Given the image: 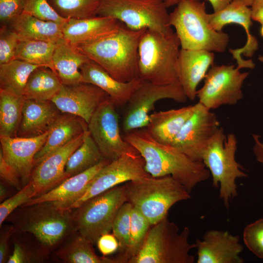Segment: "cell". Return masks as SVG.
Returning a JSON list of instances; mask_svg holds the SVG:
<instances>
[{"label":"cell","instance_id":"obj_1","mask_svg":"<svg viewBox=\"0 0 263 263\" xmlns=\"http://www.w3.org/2000/svg\"><path fill=\"white\" fill-rule=\"evenodd\" d=\"M123 137L142 156L145 169L152 177L170 175L190 193L210 177L203 161H193L173 146L156 141L146 127L125 132Z\"/></svg>","mask_w":263,"mask_h":263},{"label":"cell","instance_id":"obj_2","mask_svg":"<svg viewBox=\"0 0 263 263\" xmlns=\"http://www.w3.org/2000/svg\"><path fill=\"white\" fill-rule=\"evenodd\" d=\"M146 30H133L120 22L117 29L111 34L75 47L116 79L129 82L139 78L138 47Z\"/></svg>","mask_w":263,"mask_h":263},{"label":"cell","instance_id":"obj_3","mask_svg":"<svg viewBox=\"0 0 263 263\" xmlns=\"http://www.w3.org/2000/svg\"><path fill=\"white\" fill-rule=\"evenodd\" d=\"M127 202L138 209L153 225L168 216L177 203L191 198L190 193L172 176L148 175L123 185Z\"/></svg>","mask_w":263,"mask_h":263},{"label":"cell","instance_id":"obj_4","mask_svg":"<svg viewBox=\"0 0 263 263\" xmlns=\"http://www.w3.org/2000/svg\"><path fill=\"white\" fill-rule=\"evenodd\" d=\"M169 21L182 49L222 53L227 46L228 35L211 27L204 1L182 0L169 13Z\"/></svg>","mask_w":263,"mask_h":263},{"label":"cell","instance_id":"obj_5","mask_svg":"<svg viewBox=\"0 0 263 263\" xmlns=\"http://www.w3.org/2000/svg\"><path fill=\"white\" fill-rule=\"evenodd\" d=\"M180 46V40L175 33L164 34L146 30L139 44V77L143 81L158 85L179 83L178 61Z\"/></svg>","mask_w":263,"mask_h":263},{"label":"cell","instance_id":"obj_6","mask_svg":"<svg viewBox=\"0 0 263 263\" xmlns=\"http://www.w3.org/2000/svg\"><path fill=\"white\" fill-rule=\"evenodd\" d=\"M190 230L180 231L168 216L151 225L138 254L128 263H193L195 256L190 251L196 248L188 241Z\"/></svg>","mask_w":263,"mask_h":263},{"label":"cell","instance_id":"obj_7","mask_svg":"<svg viewBox=\"0 0 263 263\" xmlns=\"http://www.w3.org/2000/svg\"><path fill=\"white\" fill-rule=\"evenodd\" d=\"M237 140L233 133L226 137L220 127L203 151L202 161L209 170L212 185L220 187V198L228 208L231 198L238 195L236 180L246 177L247 174L235 159Z\"/></svg>","mask_w":263,"mask_h":263},{"label":"cell","instance_id":"obj_8","mask_svg":"<svg viewBox=\"0 0 263 263\" xmlns=\"http://www.w3.org/2000/svg\"><path fill=\"white\" fill-rule=\"evenodd\" d=\"M163 0H100L96 15L110 17L135 30L173 33Z\"/></svg>","mask_w":263,"mask_h":263},{"label":"cell","instance_id":"obj_9","mask_svg":"<svg viewBox=\"0 0 263 263\" xmlns=\"http://www.w3.org/2000/svg\"><path fill=\"white\" fill-rule=\"evenodd\" d=\"M127 202L123 185L87 200L73 214L75 228L92 244L96 243L112 230L118 211Z\"/></svg>","mask_w":263,"mask_h":263},{"label":"cell","instance_id":"obj_10","mask_svg":"<svg viewBox=\"0 0 263 263\" xmlns=\"http://www.w3.org/2000/svg\"><path fill=\"white\" fill-rule=\"evenodd\" d=\"M24 207L25 211L19 220V228L32 233L45 246H54L75 228L71 209L59 207L53 202Z\"/></svg>","mask_w":263,"mask_h":263},{"label":"cell","instance_id":"obj_11","mask_svg":"<svg viewBox=\"0 0 263 263\" xmlns=\"http://www.w3.org/2000/svg\"><path fill=\"white\" fill-rule=\"evenodd\" d=\"M163 99L181 103L188 99L179 83L158 85L142 80L126 104L122 122L125 133L146 127L150 113L155 103Z\"/></svg>","mask_w":263,"mask_h":263},{"label":"cell","instance_id":"obj_12","mask_svg":"<svg viewBox=\"0 0 263 263\" xmlns=\"http://www.w3.org/2000/svg\"><path fill=\"white\" fill-rule=\"evenodd\" d=\"M233 65H212L203 87L197 90L198 102L209 110L236 104L243 97L242 88L249 75Z\"/></svg>","mask_w":263,"mask_h":263},{"label":"cell","instance_id":"obj_13","mask_svg":"<svg viewBox=\"0 0 263 263\" xmlns=\"http://www.w3.org/2000/svg\"><path fill=\"white\" fill-rule=\"evenodd\" d=\"M150 175L138 151L127 152L102 168L91 181L83 195L70 207L73 210L87 200L120 184Z\"/></svg>","mask_w":263,"mask_h":263},{"label":"cell","instance_id":"obj_14","mask_svg":"<svg viewBox=\"0 0 263 263\" xmlns=\"http://www.w3.org/2000/svg\"><path fill=\"white\" fill-rule=\"evenodd\" d=\"M115 106L109 98L96 109L88 123V131L105 159L112 161L124 154L137 151L120 134Z\"/></svg>","mask_w":263,"mask_h":263},{"label":"cell","instance_id":"obj_15","mask_svg":"<svg viewBox=\"0 0 263 263\" xmlns=\"http://www.w3.org/2000/svg\"><path fill=\"white\" fill-rule=\"evenodd\" d=\"M195 110L177 135L171 146L193 161H202L204 150L220 128L216 115L198 102Z\"/></svg>","mask_w":263,"mask_h":263},{"label":"cell","instance_id":"obj_16","mask_svg":"<svg viewBox=\"0 0 263 263\" xmlns=\"http://www.w3.org/2000/svg\"><path fill=\"white\" fill-rule=\"evenodd\" d=\"M88 132L89 131L85 132L64 146L50 153L34 167L30 181L35 187V197L50 190L69 178L65 172L67 161L82 144Z\"/></svg>","mask_w":263,"mask_h":263},{"label":"cell","instance_id":"obj_17","mask_svg":"<svg viewBox=\"0 0 263 263\" xmlns=\"http://www.w3.org/2000/svg\"><path fill=\"white\" fill-rule=\"evenodd\" d=\"M109 98V95L96 86L80 82L63 84L51 101L62 113L79 116L88 124L98 107Z\"/></svg>","mask_w":263,"mask_h":263},{"label":"cell","instance_id":"obj_18","mask_svg":"<svg viewBox=\"0 0 263 263\" xmlns=\"http://www.w3.org/2000/svg\"><path fill=\"white\" fill-rule=\"evenodd\" d=\"M49 133L32 137L0 136V153L18 173L24 186L30 180L35 155L44 144Z\"/></svg>","mask_w":263,"mask_h":263},{"label":"cell","instance_id":"obj_19","mask_svg":"<svg viewBox=\"0 0 263 263\" xmlns=\"http://www.w3.org/2000/svg\"><path fill=\"white\" fill-rule=\"evenodd\" d=\"M208 19L211 27L217 31H222L225 25L230 23L239 24L244 28L247 36L246 43L241 48L230 49V52L240 69L253 68L255 64L251 60H244L241 56L244 54L250 57L258 49L257 40L250 31L252 25L251 8L241 3L231 1L222 10L208 14Z\"/></svg>","mask_w":263,"mask_h":263},{"label":"cell","instance_id":"obj_20","mask_svg":"<svg viewBox=\"0 0 263 263\" xmlns=\"http://www.w3.org/2000/svg\"><path fill=\"white\" fill-rule=\"evenodd\" d=\"M197 263H243V246L239 237L219 230L207 231L202 240L197 239Z\"/></svg>","mask_w":263,"mask_h":263},{"label":"cell","instance_id":"obj_21","mask_svg":"<svg viewBox=\"0 0 263 263\" xmlns=\"http://www.w3.org/2000/svg\"><path fill=\"white\" fill-rule=\"evenodd\" d=\"M111 161L104 159L91 169L71 176L46 193L31 199L22 207L43 202H53L59 207L70 209L85 193L95 174Z\"/></svg>","mask_w":263,"mask_h":263},{"label":"cell","instance_id":"obj_22","mask_svg":"<svg viewBox=\"0 0 263 263\" xmlns=\"http://www.w3.org/2000/svg\"><path fill=\"white\" fill-rule=\"evenodd\" d=\"M214 61V54L212 52L181 48L178 61V75L179 83L188 99L195 100L197 87L205 78Z\"/></svg>","mask_w":263,"mask_h":263},{"label":"cell","instance_id":"obj_23","mask_svg":"<svg viewBox=\"0 0 263 263\" xmlns=\"http://www.w3.org/2000/svg\"><path fill=\"white\" fill-rule=\"evenodd\" d=\"M79 70L83 82L92 84L102 89L109 95L115 106L126 105L142 82L140 78L129 82L120 81L90 59L83 64Z\"/></svg>","mask_w":263,"mask_h":263},{"label":"cell","instance_id":"obj_24","mask_svg":"<svg viewBox=\"0 0 263 263\" xmlns=\"http://www.w3.org/2000/svg\"><path fill=\"white\" fill-rule=\"evenodd\" d=\"M120 23L113 18L99 16L68 19L63 24V38L75 46L90 43L113 32Z\"/></svg>","mask_w":263,"mask_h":263},{"label":"cell","instance_id":"obj_25","mask_svg":"<svg viewBox=\"0 0 263 263\" xmlns=\"http://www.w3.org/2000/svg\"><path fill=\"white\" fill-rule=\"evenodd\" d=\"M61 113L51 100L25 99L17 136L32 137L45 133Z\"/></svg>","mask_w":263,"mask_h":263},{"label":"cell","instance_id":"obj_26","mask_svg":"<svg viewBox=\"0 0 263 263\" xmlns=\"http://www.w3.org/2000/svg\"><path fill=\"white\" fill-rule=\"evenodd\" d=\"M195 105L150 114L147 130L156 141L171 145L195 110Z\"/></svg>","mask_w":263,"mask_h":263},{"label":"cell","instance_id":"obj_27","mask_svg":"<svg viewBox=\"0 0 263 263\" xmlns=\"http://www.w3.org/2000/svg\"><path fill=\"white\" fill-rule=\"evenodd\" d=\"M88 131L87 123L76 115L62 113L51 129L46 141L36 154L34 167L43 158Z\"/></svg>","mask_w":263,"mask_h":263},{"label":"cell","instance_id":"obj_28","mask_svg":"<svg viewBox=\"0 0 263 263\" xmlns=\"http://www.w3.org/2000/svg\"><path fill=\"white\" fill-rule=\"evenodd\" d=\"M90 59L75 46L62 38L57 42L53 56L55 71L63 84L83 82L80 67Z\"/></svg>","mask_w":263,"mask_h":263},{"label":"cell","instance_id":"obj_29","mask_svg":"<svg viewBox=\"0 0 263 263\" xmlns=\"http://www.w3.org/2000/svg\"><path fill=\"white\" fill-rule=\"evenodd\" d=\"M63 24L41 20L22 13L9 25L20 40H36L57 43L63 38Z\"/></svg>","mask_w":263,"mask_h":263},{"label":"cell","instance_id":"obj_30","mask_svg":"<svg viewBox=\"0 0 263 263\" xmlns=\"http://www.w3.org/2000/svg\"><path fill=\"white\" fill-rule=\"evenodd\" d=\"M62 85L56 72L50 68L40 66L31 74L22 96L25 99L51 100Z\"/></svg>","mask_w":263,"mask_h":263},{"label":"cell","instance_id":"obj_31","mask_svg":"<svg viewBox=\"0 0 263 263\" xmlns=\"http://www.w3.org/2000/svg\"><path fill=\"white\" fill-rule=\"evenodd\" d=\"M93 244L78 233L56 252V256L68 263H118L115 258L97 255Z\"/></svg>","mask_w":263,"mask_h":263},{"label":"cell","instance_id":"obj_32","mask_svg":"<svg viewBox=\"0 0 263 263\" xmlns=\"http://www.w3.org/2000/svg\"><path fill=\"white\" fill-rule=\"evenodd\" d=\"M24 100L22 95L0 89V136H17Z\"/></svg>","mask_w":263,"mask_h":263},{"label":"cell","instance_id":"obj_33","mask_svg":"<svg viewBox=\"0 0 263 263\" xmlns=\"http://www.w3.org/2000/svg\"><path fill=\"white\" fill-rule=\"evenodd\" d=\"M39 67L18 59L0 64V89L22 95L29 76Z\"/></svg>","mask_w":263,"mask_h":263},{"label":"cell","instance_id":"obj_34","mask_svg":"<svg viewBox=\"0 0 263 263\" xmlns=\"http://www.w3.org/2000/svg\"><path fill=\"white\" fill-rule=\"evenodd\" d=\"M104 159L89 131L82 144L68 159L65 172L70 177L91 169Z\"/></svg>","mask_w":263,"mask_h":263},{"label":"cell","instance_id":"obj_35","mask_svg":"<svg viewBox=\"0 0 263 263\" xmlns=\"http://www.w3.org/2000/svg\"><path fill=\"white\" fill-rule=\"evenodd\" d=\"M57 43L41 40H20L18 45L16 59L50 68L55 71L53 56Z\"/></svg>","mask_w":263,"mask_h":263},{"label":"cell","instance_id":"obj_36","mask_svg":"<svg viewBox=\"0 0 263 263\" xmlns=\"http://www.w3.org/2000/svg\"><path fill=\"white\" fill-rule=\"evenodd\" d=\"M151 225L147 219L133 206L129 245L122 255L115 258L118 263H128L132 258L138 254Z\"/></svg>","mask_w":263,"mask_h":263},{"label":"cell","instance_id":"obj_37","mask_svg":"<svg viewBox=\"0 0 263 263\" xmlns=\"http://www.w3.org/2000/svg\"><path fill=\"white\" fill-rule=\"evenodd\" d=\"M56 12L66 19H86L96 16L100 0H48Z\"/></svg>","mask_w":263,"mask_h":263},{"label":"cell","instance_id":"obj_38","mask_svg":"<svg viewBox=\"0 0 263 263\" xmlns=\"http://www.w3.org/2000/svg\"><path fill=\"white\" fill-rule=\"evenodd\" d=\"M132 208L131 203L126 202L118 211L113 221L112 230L118 242L117 256L122 255L129 245Z\"/></svg>","mask_w":263,"mask_h":263},{"label":"cell","instance_id":"obj_39","mask_svg":"<svg viewBox=\"0 0 263 263\" xmlns=\"http://www.w3.org/2000/svg\"><path fill=\"white\" fill-rule=\"evenodd\" d=\"M23 13L40 19L64 23L68 19L60 16L48 0H24Z\"/></svg>","mask_w":263,"mask_h":263},{"label":"cell","instance_id":"obj_40","mask_svg":"<svg viewBox=\"0 0 263 263\" xmlns=\"http://www.w3.org/2000/svg\"><path fill=\"white\" fill-rule=\"evenodd\" d=\"M35 196V187L29 181L16 194L3 201L0 205V225L16 208L23 206Z\"/></svg>","mask_w":263,"mask_h":263},{"label":"cell","instance_id":"obj_41","mask_svg":"<svg viewBox=\"0 0 263 263\" xmlns=\"http://www.w3.org/2000/svg\"><path fill=\"white\" fill-rule=\"evenodd\" d=\"M243 240L250 251L263 259V218L246 225L243 232Z\"/></svg>","mask_w":263,"mask_h":263},{"label":"cell","instance_id":"obj_42","mask_svg":"<svg viewBox=\"0 0 263 263\" xmlns=\"http://www.w3.org/2000/svg\"><path fill=\"white\" fill-rule=\"evenodd\" d=\"M20 39L18 35L7 25L0 30V64L16 59V49Z\"/></svg>","mask_w":263,"mask_h":263},{"label":"cell","instance_id":"obj_43","mask_svg":"<svg viewBox=\"0 0 263 263\" xmlns=\"http://www.w3.org/2000/svg\"><path fill=\"white\" fill-rule=\"evenodd\" d=\"M24 0H0V20L7 25L23 13Z\"/></svg>","mask_w":263,"mask_h":263},{"label":"cell","instance_id":"obj_44","mask_svg":"<svg viewBox=\"0 0 263 263\" xmlns=\"http://www.w3.org/2000/svg\"><path fill=\"white\" fill-rule=\"evenodd\" d=\"M0 177L1 180L18 190L22 184L20 178L17 171L3 159L0 153Z\"/></svg>","mask_w":263,"mask_h":263},{"label":"cell","instance_id":"obj_45","mask_svg":"<svg viewBox=\"0 0 263 263\" xmlns=\"http://www.w3.org/2000/svg\"><path fill=\"white\" fill-rule=\"evenodd\" d=\"M97 247L103 256L114 253L119 246L118 242L113 234L106 233L101 236L96 242Z\"/></svg>","mask_w":263,"mask_h":263},{"label":"cell","instance_id":"obj_46","mask_svg":"<svg viewBox=\"0 0 263 263\" xmlns=\"http://www.w3.org/2000/svg\"><path fill=\"white\" fill-rule=\"evenodd\" d=\"M14 226H8L3 230L0 237V263L7 261L8 242L11 235L14 231Z\"/></svg>","mask_w":263,"mask_h":263},{"label":"cell","instance_id":"obj_47","mask_svg":"<svg viewBox=\"0 0 263 263\" xmlns=\"http://www.w3.org/2000/svg\"><path fill=\"white\" fill-rule=\"evenodd\" d=\"M250 8L252 19L261 24L260 33L263 37V0H254Z\"/></svg>","mask_w":263,"mask_h":263},{"label":"cell","instance_id":"obj_48","mask_svg":"<svg viewBox=\"0 0 263 263\" xmlns=\"http://www.w3.org/2000/svg\"><path fill=\"white\" fill-rule=\"evenodd\" d=\"M28 261V258L21 246L18 243H15L13 253L8 257L7 263H27Z\"/></svg>","mask_w":263,"mask_h":263},{"label":"cell","instance_id":"obj_49","mask_svg":"<svg viewBox=\"0 0 263 263\" xmlns=\"http://www.w3.org/2000/svg\"><path fill=\"white\" fill-rule=\"evenodd\" d=\"M253 137L255 143L253 147V153L257 161L263 164V143L260 140L261 136L253 134Z\"/></svg>","mask_w":263,"mask_h":263},{"label":"cell","instance_id":"obj_50","mask_svg":"<svg viewBox=\"0 0 263 263\" xmlns=\"http://www.w3.org/2000/svg\"><path fill=\"white\" fill-rule=\"evenodd\" d=\"M211 3L214 12L220 11L225 8L232 0H208Z\"/></svg>","mask_w":263,"mask_h":263},{"label":"cell","instance_id":"obj_51","mask_svg":"<svg viewBox=\"0 0 263 263\" xmlns=\"http://www.w3.org/2000/svg\"><path fill=\"white\" fill-rule=\"evenodd\" d=\"M8 189L6 186L1 182L0 184V200L1 202L6 197Z\"/></svg>","mask_w":263,"mask_h":263},{"label":"cell","instance_id":"obj_52","mask_svg":"<svg viewBox=\"0 0 263 263\" xmlns=\"http://www.w3.org/2000/svg\"><path fill=\"white\" fill-rule=\"evenodd\" d=\"M166 6L169 8L173 5H176L182 0H163Z\"/></svg>","mask_w":263,"mask_h":263},{"label":"cell","instance_id":"obj_53","mask_svg":"<svg viewBox=\"0 0 263 263\" xmlns=\"http://www.w3.org/2000/svg\"><path fill=\"white\" fill-rule=\"evenodd\" d=\"M254 0H232V1H235L243 4L247 6H251Z\"/></svg>","mask_w":263,"mask_h":263},{"label":"cell","instance_id":"obj_54","mask_svg":"<svg viewBox=\"0 0 263 263\" xmlns=\"http://www.w3.org/2000/svg\"><path fill=\"white\" fill-rule=\"evenodd\" d=\"M260 59L261 61H263V56H260Z\"/></svg>","mask_w":263,"mask_h":263}]
</instances>
